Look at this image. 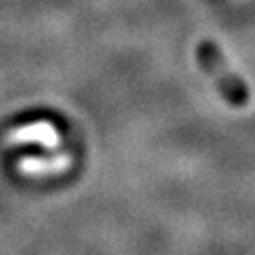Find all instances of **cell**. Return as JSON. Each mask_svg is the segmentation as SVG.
<instances>
[{
	"label": "cell",
	"instance_id": "cell-1",
	"mask_svg": "<svg viewBox=\"0 0 255 255\" xmlns=\"http://www.w3.org/2000/svg\"><path fill=\"white\" fill-rule=\"evenodd\" d=\"M197 56H199V65L207 71V75L215 81V85L219 87L223 97L233 107H243L249 101L247 87L231 73V69L225 65V60H223V54L219 52V48L213 42H209V40L199 42Z\"/></svg>",
	"mask_w": 255,
	"mask_h": 255
}]
</instances>
